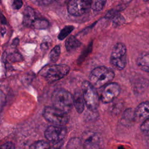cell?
<instances>
[{
  "label": "cell",
  "instance_id": "484cf974",
  "mask_svg": "<svg viewBox=\"0 0 149 149\" xmlns=\"http://www.w3.org/2000/svg\"><path fill=\"white\" fill-rule=\"evenodd\" d=\"M6 101V94L2 87H0V106H3Z\"/></svg>",
  "mask_w": 149,
  "mask_h": 149
},
{
  "label": "cell",
  "instance_id": "5bb4252c",
  "mask_svg": "<svg viewBox=\"0 0 149 149\" xmlns=\"http://www.w3.org/2000/svg\"><path fill=\"white\" fill-rule=\"evenodd\" d=\"M36 19V12L34 9L29 6H26L23 12V24L26 27H30Z\"/></svg>",
  "mask_w": 149,
  "mask_h": 149
},
{
  "label": "cell",
  "instance_id": "d6986e66",
  "mask_svg": "<svg viewBox=\"0 0 149 149\" xmlns=\"http://www.w3.org/2000/svg\"><path fill=\"white\" fill-rule=\"evenodd\" d=\"M61 54V47L58 45L54 47L51 51L49 54V58L52 62H56L60 56Z\"/></svg>",
  "mask_w": 149,
  "mask_h": 149
},
{
  "label": "cell",
  "instance_id": "ac0fdd59",
  "mask_svg": "<svg viewBox=\"0 0 149 149\" xmlns=\"http://www.w3.org/2000/svg\"><path fill=\"white\" fill-rule=\"evenodd\" d=\"M68 149H83L81 140L77 137L71 139L67 145Z\"/></svg>",
  "mask_w": 149,
  "mask_h": 149
},
{
  "label": "cell",
  "instance_id": "f1b7e54d",
  "mask_svg": "<svg viewBox=\"0 0 149 149\" xmlns=\"http://www.w3.org/2000/svg\"><path fill=\"white\" fill-rule=\"evenodd\" d=\"M23 5V2L22 1H14L12 3V8L15 10L19 9Z\"/></svg>",
  "mask_w": 149,
  "mask_h": 149
},
{
  "label": "cell",
  "instance_id": "7402d4cb",
  "mask_svg": "<svg viewBox=\"0 0 149 149\" xmlns=\"http://www.w3.org/2000/svg\"><path fill=\"white\" fill-rule=\"evenodd\" d=\"M106 1H93L91 2V8L95 12L101 11L104 7Z\"/></svg>",
  "mask_w": 149,
  "mask_h": 149
},
{
  "label": "cell",
  "instance_id": "4316f807",
  "mask_svg": "<svg viewBox=\"0 0 149 149\" xmlns=\"http://www.w3.org/2000/svg\"><path fill=\"white\" fill-rule=\"evenodd\" d=\"M51 44V40L48 38H46L41 44V49L43 51L47 50L50 45Z\"/></svg>",
  "mask_w": 149,
  "mask_h": 149
},
{
  "label": "cell",
  "instance_id": "4fadbf2b",
  "mask_svg": "<svg viewBox=\"0 0 149 149\" xmlns=\"http://www.w3.org/2000/svg\"><path fill=\"white\" fill-rule=\"evenodd\" d=\"M134 122H136L134 109L130 108L126 109L122 116L121 123L125 126H130Z\"/></svg>",
  "mask_w": 149,
  "mask_h": 149
},
{
  "label": "cell",
  "instance_id": "52a82bcc",
  "mask_svg": "<svg viewBox=\"0 0 149 149\" xmlns=\"http://www.w3.org/2000/svg\"><path fill=\"white\" fill-rule=\"evenodd\" d=\"M92 1L71 0L68 2L67 9L69 13L74 16H80L88 12Z\"/></svg>",
  "mask_w": 149,
  "mask_h": 149
},
{
  "label": "cell",
  "instance_id": "2e32d148",
  "mask_svg": "<svg viewBox=\"0 0 149 149\" xmlns=\"http://www.w3.org/2000/svg\"><path fill=\"white\" fill-rule=\"evenodd\" d=\"M148 55L144 54L141 56H139L137 60V65L143 71L148 72Z\"/></svg>",
  "mask_w": 149,
  "mask_h": 149
},
{
  "label": "cell",
  "instance_id": "7a4b0ae2",
  "mask_svg": "<svg viewBox=\"0 0 149 149\" xmlns=\"http://www.w3.org/2000/svg\"><path fill=\"white\" fill-rule=\"evenodd\" d=\"M53 107L68 113L73 107V96L70 92L63 89L55 90L51 95Z\"/></svg>",
  "mask_w": 149,
  "mask_h": 149
},
{
  "label": "cell",
  "instance_id": "8992f818",
  "mask_svg": "<svg viewBox=\"0 0 149 149\" xmlns=\"http://www.w3.org/2000/svg\"><path fill=\"white\" fill-rule=\"evenodd\" d=\"M44 118L55 126H63L66 125L69 120L68 113L58 110L53 107H46L42 113Z\"/></svg>",
  "mask_w": 149,
  "mask_h": 149
},
{
  "label": "cell",
  "instance_id": "e0dca14e",
  "mask_svg": "<svg viewBox=\"0 0 149 149\" xmlns=\"http://www.w3.org/2000/svg\"><path fill=\"white\" fill-rule=\"evenodd\" d=\"M49 26V22L46 19H38L36 18L31 27L36 29H45Z\"/></svg>",
  "mask_w": 149,
  "mask_h": 149
},
{
  "label": "cell",
  "instance_id": "9c48e42d",
  "mask_svg": "<svg viewBox=\"0 0 149 149\" xmlns=\"http://www.w3.org/2000/svg\"><path fill=\"white\" fill-rule=\"evenodd\" d=\"M66 129L63 126L52 125L48 126L44 133L45 138L54 143L62 141L66 134Z\"/></svg>",
  "mask_w": 149,
  "mask_h": 149
},
{
  "label": "cell",
  "instance_id": "5b68a950",
  "mask_svg": "<svg viewBox=\"0 0 149 149\" xmlns=\"http://www.w3.org/2000/svg\"><path fill=\"white\" fill-rule=\"evenodd\" d=\"M127 50L126 45L122 42L116 43L113 47L110 56V63L116 69H123L126 65Z\"/></svg>",
  "mask_w": 149,
  "mask_h": 149
},
{
  "label": "cell",
  "instance_id": "d6a6232c",
  "mask_svg": "<svg viewBox=\"0 0 149 149\" xmlns=\"http://www.w3.org/2000/svg\"><path fill=\"white\" fill-rule=\"evenodd\" d=\"M0 15H1V13H0Z\"/></svg>",
  "mask_w": 149,
  "mask_h": 149
},
{
  "label": "cell",
  "instance_id": "f546056e",
  "mask_svg": "<svg viewBox=\"0 0 149 149\" xmlns=\"http://www.w3.org/2000/svg\"><path fill=\"white\" fill-rule=\"evenodd\" d=\"M0 20H1V22L2 24H6V20L5 17L3 16V15H0Z\"/></svg>",
  "mask_w": 149,
  "mask_h": 149
},
{
  "label": "cell",
  "instance_id": "8fae6325",
  "mask_svg": "<svg viewBox=\"0 0 149 149\" xmlns=\"http://www.w3.org/2000/svg\"><path fill=\"white\" fill-rule=\"evenodd\" d=\"M148 102H142L134 109V116L136 122H143L148 119L149 112Z\"/></svg>",
  "mask_w": 149,
  "mask_h": 149
},
{
  "label": "cell",
  "instance_id": "ffe728a7",
  "mask_svg": "<svg viewBox=\"0 0 149 149\" xmlns=\"http://www.w3.org/2000/svg\"><path fill=\"white\" fill-rule=\"evenodd\" d=\"M29 149H51L49 144L44 140H38L33 143Z\"/></svg>",
  "mask_w": 149,
  "mask_h": 149
},
{
  "label": "cell",
  "instance_id": "3957f363",
  "mask_svg": "<svg viewBox=\"0 0 149 149\" xmlns=\"http://www.w3.org/2000/svg\"><path fill=\"white\" fill-rule=\"evenodd\" d=\"M81 90L84 104L88 111H97L99 105L100 97L96 88L88 81H84L82 83Z\"/></svg>",
  "mask_w": 149,
  "mask_h": 149
},
{
  "label": "cell",
  "instance_id": "277c9868",
  "mask_svg": "<svg viewBox=\"0 0 149 149\" xmlns=\"http://www.w3.org/2000/svg\"><path fill=\"white\" fill-rule=\"evenodd\" d=\"M69 70L70 68L66 65H54L44 67L41 72V75L48 83H53L64 77Z\"/></svg>",
  "mask_w": 149,
  "mask_h": 149
},
{
  "label": "cell",
  "instance_id": "cb8c5ba5",
  "mask_svg": "<svg viewBox=\"0 0 149 149\" xmlns=\"http://www.w3.org/2000/svg\"><path fill=\"white\" fill-rule=\"evenodd\" d=\"M7 58L12 62H18L23 60L22 55L18 52H13L7 55Z\"/></svg>",
  "mask_w": 149,
  "mask_h": 149
},
{
  "label": "cell",
  "instance_id": "ba28073f",
  "mask_svg": "<svg viewBox=\"0 0 149 149\" xmlns=\"http://www.w3.org/2000/svg\"><path fill=\"white\" fill-rule=\"evenodd\" d=\"M120 93V87L116 83H109L105 85L101 91L100 100L105 104L114 100Z\"/></svg>",
  "mask_w": 149,
  "mask_h": 149
},
{
  "label": "cell",
  "instance_id": "1f68e13d",
  "mask_svg": "<svg viewBox=\"0 0 149 149\" xmlns=\"http://www.w3.org/2000/svg\"><path fill=\"white\" fill-rule=\"evenodd\" d=\"M6 33V29L5 28H2V30H1V34L2 36H3Z\"/></svg>",
  "mask_w": 149,
  "mask_h": 149
},
{
  "label": "cell",
  "instance_id": "4dcf8cb0",
  "mask_svg": "<svg viewBox=\"0 0 149 149\" xmlns=\"http://www.w3.org/2000/svg\"><path fill=\"white\" fill-rule=\"evenodd\" d=\"M19 40L17 38H15L13 40V42H12V45H17L18 44H19Z\"/></svg>",
  "mask_w": 149,
  "mask_h": 149
},
{
  "label": "cell",
  "instance_id": "603a6c76",
  "mask_svg": "<svg viewBox=\"0 0 149 149\" xmlns=\"http://www.w3.org/2000/svg\"><path fill=\"white\" fill-rule=\"evenodd\" d=\"M125 22V18L120 14L115 15L112 19V23L114 26L118 27Z\"/></svg>",
  "mask_w": 149,
  "mask_h": 149
},
{
  "label": "cell",
  "instance_id": "9a60e30c",
  "mask_svg": "<svg viewBox=\"0 0 149 149\" xmlns=\"http://www.w3.org/2000/svg\"><path fill=\"white\" fill-rule=\"evenodd\" d=\"M80 42L73 36H70L69 37H68L65 43L66 49L69 52L74 51L80 46Z\"/></svg>",
  "mask_w": 149,
  "mask_h": 149
},
{
  "label": "cell",
  "instance_id": "7c38bea8",
  "mask_svg": "<svg viewBox=\"0 0 149 149\" xmlns=\"http://www.w3.org/2000/svg\"><path fill=\"white\" fill-rule=\"evenodd\" d=\"M73 96V104L79 113H81L84 109V101L81 91L76 90Z\"/></svg>",
  "mask_w": 149,
  "mask_h": 149
},
{
  "label": "cell",
  "instance_id": "d4e9b609",
  "mask_svg": "<svg viewBox=\"0 0 149 149\" xmlns=\"http://www.w3.org/2000/svg\"><path fill=\"white\" fill-rule=\"evenodd\" d=\"M148 119L145 120L142 122L140 126V129L143 133H144L146 134H148V126H149V123H148Z\"/></svg>",
  "mask_w": 149,
  "mask_h": 149
},
{
  "label": "cell",
  "instance_id": "6da1fadb",
  "mask_svg": "<svg viewBox=\"0 0 149 149\" xmlns=\"http://www.w3.org/2000/svg\"><path fill=\"white\" fill-rule=\"evenodd\" d=\"M115 76L114 72L105 66H98L91 72L89 82L96 88L105 86L111 83Z\"/></svg>",
  "mask_w": 149,
  "mask_h": 149
},
{
  "label": "cell",
  "instance_id": "30bf717a",
  "mask_svg": "<svg viewBox=\"0 0 149 149\" xmlns=\"http://www.w3.org/2000/svg\"><path fill=\"white\" fill-rule=\"evenodd\" d=\"M80 140L83 149H100L101 139L97 133L85 132Z\"/></svg>",
  "mask_w": 149,
  "mask_h": 149
},
{
  "label": "cell",
  "instance_id": "44dd1931",
  "mask_svg": "<svg viewBox=\"0 0 149 149\" xmlns=\"http://www.w3.org/2000/svg\"><path fill=\"white\" fill-rule=\"evenodd\" d=\"M74 27L71 25H68L65 26L60 31V33L58 34V38L59 40H64L73 30Z\"/></svg>",
  "mask_w": 149,
  "mask_h": 149
},
{
  "label": "cell",
  "instance_id": "83f0119b",
  "mask_svg": "<svg viewBox=\"0 0 149 149\" xmlns=\"http://www.w3.org/2000/svg\"><path fill=\"white\" fill-rule=\"evenodd\" d=\"M0 149H15V145L12 142L7 141L0 147Z\"/></svg>",
  "mask_w": 149,
  "mask_h": 149
}]
</instances>
